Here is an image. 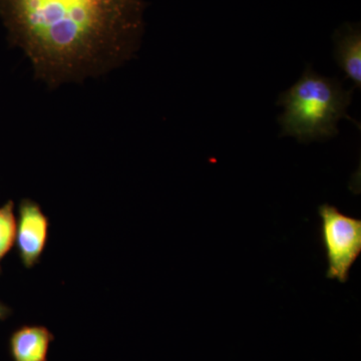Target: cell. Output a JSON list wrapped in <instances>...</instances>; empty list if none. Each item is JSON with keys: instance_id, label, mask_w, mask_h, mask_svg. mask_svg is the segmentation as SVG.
<instances>
[{"instance_id": "6da1fadb", "label": "cell", "mask_w": 361, "mask_h": 361, "mask_svg": "<svg viewBox=\"0 0 361 361\" xmlns=\"http://www.w3.org/2000/svg\"><path fill=\"white\" fill-rule=\"evenodd\" d=\"M144 0H0L8 39L56 87L116 68L139 49Z\"/></svg>"}, {"instance_id": "7a4b0ae2", "label": "cell", "mask_w": 361, "mask_h": 361, "mask_svg": "<svg viewBox=\"0 0 361 361\" xmlns=\"http://www.w3.org/2000/svg\"><path fill=\"white\" fill-rule=\"evenodd\" d=\"M351 99L353 90L344 89L337 78L322 77L307 68L298 82L278 99L277 104L285 110L278 118L281 135L302 142L336 137L339 120H351L346 113Z\"/></svg>"}, {"instance_id": "3957f363", "label": "cell", "mask_w": 361, "mask_h": 361, "mask_svg": "<svg viewBox=\"0 0 361 361\" xmlns=\"http://www.w3.org/2000/svg\"><path fill=\"white\" fill-rule=\"evenodd\" d=\"M318 213L322 218V241L329 263L326 278L345 283L361 254V220L344 215L329 204L320 206Z\"/></svg>"}, {"instance_id": "277c9868", "label": "cell", "mask_w": 361, "mask_h": 361, "mask_svg": "<svg viewBox=\"0 0 361 361\" xmlns=\"http://www.w3.org/2000/svg\"><path fill=\"white\" fill-rule=\"evenodd\" d=\"M51 222L42 207L30 199H23L18 209L16 250L26 269L39 264L49 241Z\"/></svg>"}, {"instance_id": "5b68a950", "label": "cell", "mask_w": 361, "mask_h": 361, "mask_svg": "<svg viewBox=\"0 0 361 361\" xmlns=\"http://www.w3.org/2000/svg\"><path fill=\"white\" fill-rule=\"evenodd\" d=\"M54 341L51 330L44 325H23L9 337L13 361H47L49 346Z\"/></svg>"}, {"instance_id": "8992f818", "label": "cell", "mask_w": 361, "mask_h": 361, "mask_svg": "<svg viewBox=\"0 0 361 361\" xmlns=\"http://www.w3.org/2000/svg\"><path fill=\"white\" fill-rule=\"evenodd\" d=\"M336 56L346 77L361 87V32L360 25H345L336 35Z\"/></svg>"}, {"instance_id": "52a82bcc", "label": "cell", "mask_w": 361, "mask_h": 361, "mask_svg": "<svg viewBox=\"0 0 361 361\" xmlns=\"http://www.w3.org/2000/svg\"><path fill=\"white\" fill-rule=\"evenodd\" d=\"M16 227L14 203L13 200H9L0 207V261L13 249Z\"/></svg>"}, {"instance_id": "ba28073f", "label": "cell", "mask_w": 361, "mask_h": 361, "mask_svg": "<svg viewBox=\"0 0 361 361\" xmlns=\"http://www.w3.org/2000/svg\"><path fill=\"white\" fill-rule=\"evenodd\" d=\"M11 312L13 311H11V308L0 301V322H4L6 318H8L11 315Z\"/></svg>"}, {"instance_id": "9c48e42d", "label": "cell", "mask_w": 361, "mask_h": 361, "mask_svg": "<svg viewBox=\"0 0 361 361\" xmlns=\"http://www.w3.org/2000/svg\"><path fill=\"white\" fill-rule=\"evenodd\" d=\"M0 274H1V267H0Z\"/></svg>"}]
</instances>
